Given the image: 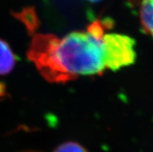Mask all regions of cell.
Returning <instances> with one entry per match:
<instances>
[{
    "instance_id": "cell-5",
    "label": "cell",
    "mask_w": 153,
    "mask_h": 152,
    "mask_svg": "<svg viewBox=\"0 0 153 152\" xmlns=\"http://www.w3.org/2000/svg\"><path fill=\"white\" fill-rule=\"evenodd\" d=\"M53 152H88L83 147L76 142H65L62 144Z\"/></svg>"
},
{
    "instance_id": "cell-4",
    "label": "cell",
    "mask_w": 153,
    "mask_h": 152,
    "mask_svg": "<svg viewBox=\"0 0 153 152\" xmlns=\"http://www.w3.org/2000/svg\"><path fill=\"white\" fill-rule=\"evenodd\" d=\"M143 30L153 37V0H143L140 10Z\"/></svg>"
},
{
    "instance_id": "cell-3",
    "label": "cell",
    "mask_w": 153,
    "mask_h": 152,
    "mask_svg": "<svg viewBox=\"0 0 153 152\" xmlns=\"http://www.w3.org/2000/svg\"><path fill=\"white\" fill-rule=\"evenodd\" d=\"M16 58L7 43L0 39V75L9 74L15 66Z\"/></svg>"
},
{
    "instance_id": "cell-1",
    "label": "cell",
    "mask_w": 153,
    "mask_h": 152,
    "mask_svg": "<svg viewBox=\"0 0 153 152\" xmlns=\"http://www.w3.org/2000/svg\"><path fill=\"white\" fill-rule=\"evenodd\" d=\"M52 54L65 81L77 75L100 74L105 69L101 41L88 32H72L62 39L55 37Z\"/></svg>"
},
{
    "instance_id": "cell-6",
    "label": "cell",
    "mask_w": 153,
    "mask_h": 152,
    "mask_svg": "<svg viewBox=\"0 0 153 152\" xmlns=\"http://www.w3.org/2000/svg\"><path fill=\"white\" fill-rule=\"evenodd\" d=\"M88 1H90V2H98V1H100V0H88Z\"/></svg>"
},
{
    "instance_id": "cell-2",
    "label": "cell",
    "mask_w": 153,
    "mask_h": 152,
    "mask_svg": "<svg viewBox=\"0 0 153 152\" xmlns=\"http://www.w3.org/2000/svg\"><path fill=\"white\" fill-rule=\"evenodd\" d=\"M101 45L105 68L116 71L135 62V41L128 35L106 33Z\"/></svg>"
}]
</instances>
